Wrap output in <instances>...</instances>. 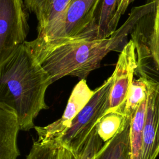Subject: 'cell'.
Returning <instances> with one entry per match:
<instances>
[{
    "instance_id": "cell-1",
    "label": "cell",
    "mask_w": 159,
    "mask_h": 159,
    "mask_svg": "<svg viewBox=\"0 0 159 159\" xmlns=\"http://www.w3.org/2000/svg\"><path fill=\"white\" fill-rule=\"evenodd\" d=\"M52 83L27 41L0 62V102L16 111L20 130L34 128V119L48 108L45 96Z\"/></svg>"
},
{
    "instance_id": "cell-2",
    "label": "cell",
    "mask_w": 159,
    "mask_h": 159,
    "mask_svg": "<svg viewBox=\"0 0 159 159\" xmlns=\"http://www.w3.org/2000/svg\"><path fill=\"white\" fill-rule=\"evenodd\" d=\"M144 15L141 7L132 10L125 22L107 38L75 39L32 49L52 83L66 76L83 80L100 66L108 53L117 50L137 21Z\"/></svg>"
},
{
    "instance_id": "cell-3",
    "label": "cell",
    "mask_w": 159,
    "mask_h": 159,
    "mask_svg": "<svg viewBox=\"0 0 159 159\" xmlns=\"http://www.w3.org/2000/svg\"><path fill=\"white\" fill-rule=\"evenodd\" d=\"M114 77L111 75L98 88L94 94L73 120L67 131L58 141L76 158L93 129L106 114L109 107L110 94Z\"/></svg>"
},
{
    "instance_id": "cell-4",
    "label": "cell",
    "mask_w": 159,
    "mask_h": 159,
    "mask_svg": "<svg viewBox=\"0 0 159 159\" xmlns=\"http://www.w3.org/2000/svg\"><path fill=\"white\" fill-rule=\"evenodd\" d=\"M153 8L143 16L130 32L136 51L135 75L151 80L155 69L159 74V0H152Z\"/></svg>"
},
{
    "instance_id": "cell-5",
    "label": "cell",
    "mask_w": 159,
    "mask_h": 159,
    "mask_svg": "<svg viewBox=\"0 0 159 159\" xmlns=\"http://www.w3.org/2000/svg\"><path fill=\"white\" fill-rule=\"evenodd\" d=\"M28 19L24 0H0V62L26 42Z\"/></svg>"
},
{
    "instance_id": "cell-6",
    "label": "cell",
    "mask_w": 159,
    "mask_h": 159,
    "mask_svg": "<svg viewBox=\"0 0 159 159\" xmlns=\"http://www.w3.org/2000/svg\"><path fill=\"white\" fill-rule=\"evenodd\" d=\"M71 0H24L37 20L38 41L46 43L63 37L66 16Z\"/></svg>"
},
{
    "instance_id": "cell-7",
    "label": "cell",
    "mask_w": 159,
    "mask_h": 159,
    "mask_svg": "<svg viewBox=\"0 0 159 159\" xmlns=\"http://www.w3.org/2000/svg\"><path fill=\"white\" fill-rule=\"evenodd\" d=\"M102 1L71 0L66 16L63 37L53 43L80 39H94L96 23Z\"/></svg>"
},
{
    "instance_id": "cell-8",
    "label": "cell",
    "mask_w": 159,
    "mask_h": 159,
    "mask_svg": "<svg viewBox=\"0 0 159 159\" xmlns=\"http://www.w3.org/2000/svg\"><path fill=\"white\" fill-rule=\"evenodd\" d=\"M94 94L89 88L85 79L80 80L73 88L61 117L53 122L44 126H35L38 140L58 141L70 127L73 120L83 109Z\"/></svg>"
},
{
    "instance_id": "cell-9",
    "label": "cell",
    "mask_w": 159,
    "mask_h": 159,
    "mask_svg": "<svg viewBox=\"0 0 159 159\" xmlns=\"http://www.w3.org/2000/svg\"><path fill=\"white\" fill-rule=\"evenodd\" d=\"M137 67L135 47L133 40L130 39L120 51L112 74L114 81L110 94L109 107L106 114L115 111L122 112V108L134 80Z\"/></svg>"
},
{
    "instance_id": "cell-10",
    "label": "cell",
    "mask_w": 159,
    "mask_h": 159,
    "mask_svg": "<svg viewBox=\"0 0 159 159\" xmlns=\"http://www.w3.org/2000/svg\"><path fill=\"white\" fill-rule=\"evenodd\" d=\"M147 102L141 159H156L159 154V82L146 79Z\"/></svg>"
},
{
    "instance_id": "cell-11",
    "label": "cell",
    "mask_w": 159,
    "mask_h": 159,
    "mask_svg": "<svg viewBox=\"0 0 159 159\" xmlns=\"http://www.w3.org/2000/svg\"><path fill=\"white\" fill-rule=\"evenodd\" d=\"M20 125L16 111L0 102V159H17L20 153L17 136Z\"/></svg>"
},
{
    "instance_id": "cell-12",
    "label": "cell",
    "mask_w": 159,
    "mask_h": 159,
    "mask_svg": "<svg viewBox=\"0 0 159 159\" xmlns=\"http://www.w3.org/2000/svg\"><path fill=\"white\" fill-rule=\"evenodd\" d=\"M130 120L131 117H126L117 133L104 143L95 159H132Z\"/></svg>"
},
{
    "instance_id": "cell-13",
    "label": "cell",
    "mask_w": 159,
    "mask_h": 159,
    "mask_svg": "<svg viewBox=\"0 0 159 159\" xmlns=\"http://www.w3.org/2000/svg\"><path fill=\"white\" fill-rule=\"evenodd\" d=\"M121 1H102L96 23L94 39L107 38L117 30L116 15Z\"/></svg>"
},
{
    "instance_id": "cell-14",
    "label": "cell",
    "mask_w": 159,
    "mask_h": 159,
    "mask_svg": "<svg viewBox=\"0 0 159 159\" xmlns=\"http://www.w3.org/2000/svg\"><path fill=\"white\" fill-rule=\"evenodd\" d=\"M147 102V97L141 102L131 117L130 139L132 159H141Z\"/></svg>"
},
{
    "instance_id": "cell-15",
    "label": "cell",
    "mask_w": 159,
    "mask_h": 159,
    "mask_svg": "<svg viewBox=\"0 0 159 159\" xmlns=\"http://www.w3.org/2000/svg\"><path fill=\"white\" fill-rule=\"evenodd\" d=\"M147 91L145 78L139 77L134 79L122 108V113L125 117H132L141 102L147 97Z\"/></svg>"
},
{
    "instance_id": "cell-16",
    "label": "cell",
    "mask_w": 159,
    "mask_h": 159,
    "mask_svg": "<svg viewBox=\"0 0 159 159\" xmlns=\"http://www.w3.org/2000/svg\"><path fill=\"white\" fill-rule=\"evenodd\" d=\"M126 117L122 112L115 111L106 114L99 120L96 125L97 132L104 143L117 133Z\"/></svg>"
},
{
    "instance_id": "cell-17",
    "label": "cell",
    "mask_w": 159,
    "mask_h": 159,
    "mask_svg": "<svg viewBox=\"0 0 159 159\" xmlns=\"http://www.w3.org/2000/svg\"><path fill=\"white\" fill-rule=\"evenodd\" d=\"M60 144L58 142L34 141L25 159H58Z\"/></svg>"
},
{
    "instance_id": "cell-18",
    "label": "cell",
    "mask_w": 159,
    "mask_h": 159,
    "mask_svg": "<svg viewBox=\"0 0 159 159\" xmlns=\"http://www.w3.org/2000/svg\"><path fill=\"white\" fill-rule=\"evenodd\" d=\"M104 145V142L99 136L96 126L93 129L76 158L73 159H95L98 153Z\"/></svg>"
},
{
    "instance_id": "cell-19",
    "label": "cell",
    "mask_w": 159,
    "mask_h": 159,
    "mask_svg": "<svg viewBox=\"0 0 159 159\" xmlns=\"http://www.w3.org/2000/svg\"><path fill=\"white\" fill-rule=\"evenodd\" d=\"M58 159H73V156L68 150L60 146L58 151Z\"/></svg>"
}]
</instances>
